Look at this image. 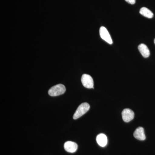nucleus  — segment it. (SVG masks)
Listing matches in <instances>:
<instances>
[{
    "mask_svg": "<svg viewBox=\"0 0 155 155\" xmlns=\"http://www.w3.org/2000/svg\"><path fill=\"white\" fill-rule=\"evenodd\" d=\"M90 105L87 103H84L81 104L78 107L77 110L73 115L74 119H77L83 116L89 110Z\"/></svg>",
    "mask_w": 155,
    "mask_h": 155,
    "instance_id": "2",
    "label": "nucleus"
},
{
    "mask_svg": "<svg viewBox=\"0 0 155 155\" xmlns=\"http://www.w3.org/2000/svg\"><path fill=\"white\" fill-rule=\"evenodd\" d=\"M122 115L123 121L126 122H130L134 118V113L130 109H124L122 111Z\"/></svg>",
    "mask_w": 155,
    "mask_h": 155,
    "instance_id": "5",
    "label": "nucleus"
},
{
    "mask_svg": "<svg viewBox=\"0 0 155 155\" xmlns=\"http://www.w3.org/2000/svg\"><path fill=\"white\" fill-rule=\"evenodd\" d=\"M154 43H155V39H154Z\"/></svg>",
    "mask_w": 155,
    "mask_h": 155,
    "instance_id": "12",
    "label": "nucleus"
},
{
    "mask_svg": "<svg viewBox=\"0 0 155 155\" xmlns=\"http://www.w3.org/2000/svg\"><path fill=\"white\" fill-rule=\"evenodd\" d=\"M100 35L101 38L107 42V43L110 45H112L113 43L110 35L108 32L107 29L105 27L101 26L100 28Z\"/></svg>",
    "mask_w": 155,
    "mask_h": 155,
    "instance_id": "4",
    "label": "nucleus"
},
{
    "mask_svg": "<svg viewBox=\"0 0 155 155\" xmlns=\"http://www.w3.org/2000/svg\"><path fill=\"white\" fill-rule=\"evenodd\" d=\"M96 140L98 144L101 147H104L107 143V136L104 134H100L97 136Z\"/></svg>",
    "mask_w": 155,
    "mask_h": 155,
    "instance_id": "8",
    "label": "nucleus"
},
{
    "mask_svg": "<svg viewBox=\"0 0 155 155\" xmlns=\"http://www.w3.org/2000/svg\"><path fill=\"white\" fill-rule=\"evenodd\" d=\"M138 49L143 57L147 58L150 55V51L146 45L141 44L138 46Z\"/></svg>",
    "mask_w": 155,
    "mask_h": 155,
    "instance_id": "9",
    "label": "nucleus"
},
{
    "mask_svg": "<svg viewBox=\"0 0 155 155\" xmlns=\"http://www.w3.org/2000/svg\"><path fill=\"white\" fill-rule=\"evenodd\" d=\"M140 13L144 17L149 18V19L152 18L153 17V12L149 9L145 7H143L140 9Z\"/></svg>",
    "mask_w": 155,
    "mask_h": 155,
    "instance_id": "10",
    "label": "nucleus"
},
{
    "mask_svg": "<svg viewBox=\"0 0 155 155\" xmlns=\"http://www.w3.org/2000/svg\"><path fill=\"white\" fill-rule=\"evenodd\" d=\"M81 81L84 87L87 88H94V81L90 75L84 74L81 77Z\"/></svg>",
    "mask_w": 155,
    "mask_h": 155,
    "instance_id": "3",
    "label": "nucleus"
},
{
    "mask_svg": "<svg viewBox=\"0 0 155 155\" xmlns=\"http://www.w3.org/2000/svg\"><path fill=\"white\" fill-rule=\"evenodd\" d=\"M66 90V87L64 85L58 84L53 86L49 90L48 94L52 97L58 96L64 94Z\"/></svg>",
    "mask_w": 155,
    "mask_h": 155,
    "instance_id": "1",
    "label": "nucleus"
},
{
    "mask_svg": "<svg viewBox=\"0 0 155 155\" xmlns=\"http://www.w3.org/2000/svg\"><path fill=\"white\" fill-rule=\"evenodd\" d=\"M134 136L138 140H145L146 139V136L143 127H140L137 128L134 133Z\"/></svg>",
    "mask_w": 155,
    "mask_h": 155,
    "instance_id": "7",
    "label": "nucleus"
},
{
    "mask_svg": "<svg viewBox=\"0 0 155 155\" xmlns=\"http://www.w3.org/2000/svg\"><path fill=\"white\" fill-rule=\"evenodd\" d=\"M125 1L131 5H134L136 2V0H125Z\"/></svg>",
    "mask_w": 155,
    "mask_h": 155,
    "instance_id": "11",
    "label": "nucleus"
},
{
    "mask_svg": "<svg viewBox=\"0 0 155 155\" xmlns=\"http://www.w3.org/2000/svg\"><path fill=\"white\" fill-rule=\"evenodd\" d=\"M64 147L66 151L73 153L76 152L78 149L77 143L72 141H67L64 145Z\"/></svg>",
    "mask_w": 155,
    "mask_h": 155,
    "instance_id": "6",
    "label": "nucleus"
}]
</instances>
